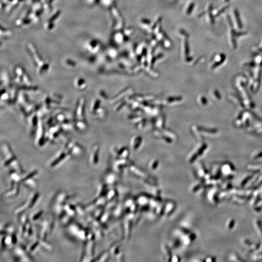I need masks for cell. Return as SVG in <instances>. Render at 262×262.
Instances as JSON below:
<instances>
[{"mask_svg": "<svg viewBox=\"0 0 262 262\" xmlns=\"http://www.w3.org/2000/svg\"><path fill=\"white\" fill-rule=\"evenodd\" d=\"M85 100L84 98H80L77 101L74 112L75 123H85Z\"/></svg>", "mask_w": 262, "mask_h": 262, "instance_id": "1", "label": "cell"}, {"mask_svg": "<svg viewBox=\"0 0 262 262\" xmlns=\"http://www.w3.org/2000/svg\"><path fill=\"white\" fill-rule=\"evenodd\" d=\"M228 20L229 23H230V26L232 28V44H233L234 48H236L237 45L236 43V39L235 38V37L245 35L246 33H237L236 32L235 30H233V28H232L233 26H232V22L231 20L230 17L228 16Z\"/></svg>", "mask_w": 262, "mask_h": 262, "instance_id": "2", "label": "cell"}, {"mask_svg": "<svg viewBox=\"0 0 262 262\" xmlns=\"http://www.w3.org/2000/svg\"><path fill=\"white\" fill-rule=\"evenodd\" d=\"M75 86L79 89H85L86 87V82L83 78L77 79L75 81Z\"/></svg>", "mask_w": 262, "mask_h": 262, "instance_id": "3", "label": "cell"}, {"mask_svg": "<svg viewBox=\"0 0 262 262\" xmlns=\"http://www.w3.org/2000/svg\"><path fill=\"white\" fill-rule=\"evenodd\" d=\"M235 13V17H236V20L237 23L238 24V27L240 29L242 28V24L241 21L240 20V15H239V12L236 9L234 12Z\"/></svg>", "mask_w": 262, "mask_h": 262, "instance_id": "4", "label": "cell"}, {"mask_svg": "<svg viewBox=\"0 0 262 262\" xmlns=\"http://www.w3.org/2000/svg\"><path fill=\"white\" fill-rule=\"evenodd\" d=\"M228 7H229L228 6H226L225 7H223L222 9H220V10L219 11L217 12V14H216V16H219L220 14H222L223 12H224L228 8Z\"/></svg>", "mask_w": 262, "mask_h": 262, "instance_id": "5", "label": "cell"}, {"mask_svg": "<svg viewBox=\"0 0 262 262\" xmlns=\"http://www.w3.org/2000/svg\"><path fill=\"white\" fill-rule=\"evenodd\" d=\"M229 1H230V0H225V2H227Z\"/></svg>", "mask_w": 262, "mask_h": 262, "instance_id": "6", "label": "cell"}]
</instances>
